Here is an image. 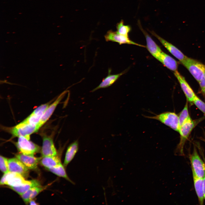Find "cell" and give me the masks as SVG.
Wrapping results in <instances>:
<instances>
[{
    "label": "cell",
    "mask_w": 205,
    "mask_h": 205,
    "mask_svg": "<svg viewBox=\"0 0 205 205\" xmlns=\"http://www.w3.org/2000/svg\"><path fill=\"white\" fill-rule=\"evenodd\" d=\"M198 83L202 93L205 95V73L202 78Z\"/></svg>",
    "instance_id": "cell-28"
},
{
    "label": "cell",
    "mask_w": 205,
    "mask_h": 205,
    "mask_svg": "<svg viewBox=\"0 0 205 205\" xmlns=\"http://www.w3.org/2000/svg\"><path fill=\"white\" fill-rule=\"evenodd\" d=\"M31 180H25L21 175L15 172H9L5 173L1 177V185H6L9 187H17L30 183Z\"/></svg>",
    "instance_id": "cell-5"
},
{
    "label": "cell",
    "mask_w": 205,
    "mask_h": 205,
    "mask_svg": "<svg viewBox=\"0 0 205 205\" xmlns=\"http://www.w3.org/2000/svg\"><path fill=\"white\" fill-rule=\"evenodd\" d=\"M104 38L106 41L116 42L120 44H132L146 48V46L139 44L131 40L128 36L120 34L116 31H114L112 30H109L107 32L104 36Z\"/></svg>",
    "instance_id": "cell-8"
},
{
    "label": "cell",
    "mask_w": 205,
    "mask_h": 205,
    "mask_svg": "<svg viewBox=\"0 0 205 205\" xmlns=\"http://www.w3.org/2000/svg\"><path fill=\"white\" fill-rule=\"evenodd\" d=\"M46 169L57 175L64 178L71 183H72L68 177L64 167V166L62 163L55 167Z\"/></svg>",
    "instance_id": "cell-23"
},
{
    "label": "cell",
    "mask_w": 205,
    "mask_h": 205,
    "mask_svg": "<svg viewBox=\"0 0 205 205\" xmlns=\"http://www.w3.org/2000/svg\"><path fill=\"white\" fill-rule=\"evenodd\" d=\"M41 185L40 183L38 181L36 180H31V182L29 183L17 187L10 186L9 188L19 194L21 196L31 188Z\"/></svg>",
    "instance_id": "cell-22"
},
{
    "label": "cell",
    "mask_w": 205,
    "mask_h": 205,
    "mask_svg": "<svg viewBox=\"0 0 205 205\" xmlns=\"http://www.w3.org/2000/svg\"><path fill=\"white\" fill-rule=\"evenodd\" d=\"M138 25L145 38L147 44L146 48L151 54L157 60L162 52V50L147 33L143 28L140 20H138Z\"/></svg>",
    "instance_id": "cell-9"
},
{
    "label": "cell",
    "mask_w": 205,
    "mask_h": 205,
    "mask_svg": "<svg viewBox=\"0 0 205 205\" xmlns=\"http://www.w3.org/2000/svg\"><path fill=\"white\" fill-rule=\"evenodd\" d=\"M193 178L195 189L199 203L200 205H203L204 198L203 178L197 176L192 171Z\"/></svg>",
    "instance_id": "cell-18"
},
{
    "label": "cell",
    "mask_w": 205,
    "mask_h": 205,
    "mask_svg": "<svg viewBox=\"0 0 205 205\" xmlns=\"http://www.w3.org/2000/svg\"><path fill=\"white\" fill-rule=\"evenodd\" d=\"M188 107L187 101L183 109L178 116L180 128L190 117L189 115Z\"/></svg>",
    "instance_id": "cell-25"
},
{
    "label": "cell",
    "mask_w": 205,
    "mask_h": 205,
    "mask_svg": "<svg viewBox=\"0 0 205 205\" xmlns=\"http://www.w3.org/2000/svg\"><path fill=\"white\" fill-rule=\"evenodd\" d=\"M0 169L2 172L4 174L9 172L8 159L1 155L0 156Z\"/></svg>",
    "instance_id": "cell-26"
},
{
    "label": "cell",
    "mask_w": 205,
    "mask_h": 205,
    "mask_svg": "<svg viewBox=\"0 0 205 205\" xmlns=\"http://www.w3.org/2000/svg\"><path fill=\"white\" fill-rule=\"evenodd\" d=\"M199 82L205 73V65L194 59L187 57L181 62Z\"/></svg>",
    "instance_id": "cell-1"
},
{
    "label": "cell",
    "mask_w": 205,
    "mask_h": 205,
    "mask_svg": "<svg viewBox=\"0 0 205 205\" xmlns=\"http://www.w3.org/2000/svg\"><path fill=\"white\" fill-rule=\"evenodd\" d=\"M41 165L46 169L61 163L60 159L57 155L42 157L40 161Z\"/></svg>",
    "instance_id": "cell-21"
},
{
    "label": "cell",
    "mask_w": 205,
    "mask_h": 205,
    "mask_svg": "<svg viewBox=\"0 0 205 205\" xmlns=\"http://www.w3.org/2000/svg\"><path fill=\"white\" fill-rule=\"evenodd\" d=\"M110 70H108V75L102 80L100 84L96 87L93 89L91 92H94L97 90L101 88L108 87L113 84L121 75L126 72L124 71L119 74L111 75L110 74Z\"/></svg>",
    "instance_id": "cell-17"
},
{
    "label": "cell",
    "mask_w": 205,
    "mask_h": 205,
    "mask_svg": "<svg viewBox=\"0 0 205 205\" xmlns=\"http://www.w3.org/2000/svg\"><path fill=\"white\" fill-rule=\"evenodd\" d=\"M47 187L41 185L32 187L20 196L24 202L28 204Z\"/></svg>",
    "instance_id": "cell-19"
},
{
    "label": "cell",
    "mask_w": 205,
    "mask_h": 205,
    "mask_svg": "<svg viewBox=\"0 0 205 205\" xmlns=\"http://www.w3.org/2000/svg\"><path fill=\"white\" fill-rule=\"evenodd\" d=\"M116 28L117 30L116 32L118 33L127 36H128V34L132 29L130 25L124 24V22L123 20H121L116 24Z\"/></svg>",
    "instance_id": "cell-24"
},
{
    "label": "cell",
    "mask_w": 205,
    "mask_h": 205,
    "mask_svg": "<svg viewBox=\"0 0 205 205\" xmlns=\"http://www.w3.org/2000/svg\"><path fill=\"white\" fill-rule=\"evenodd\" d=\"M78 149V142L76 141L68 147L65 155L63 165L66 167L73 159Z\"/></svg>",
    "instance_id": "cell-20"
},
{
    "label": "cell",
    "mask_w": 205,
    "mask_h": 205,
    "mask_svg": "<svg viewBox=\"0 0 205 205\" xmlns=\"http://www.w3.org/2000/svg\"><path fill=\"white\" fill-rule=\"evenodd\" d=\"M174 74L178 81L187 99L190 102H192L196 95L193 91L185 79L177 71Z\"/></svg>",
    "instance_id": "cell-13"
},
{
    "label": "cell",
    "mask_w": 205,
    "mask_h": 205,
    "mask_svg": "<svg viewBox=\"0 0 205 205\" xmlns=\"http://www.w3.org/2000/svg\"><path fill=\"white\" fill-rule=\"evenodd\" d=\"M9 172L19 174L24 178L29 175V169L17 158H13L8 159Z\"/></svg>",
    "instance_id": "cell-11"
},
{
    "label": "cell",
    "mask_w": 205,
    "mask_h": 205,
    "mask_svg": "<svg viewBox=\"0 0 205 205\" xmlns=\"http://www.w3.org/2000/svg\"><path fill=\"white\" fill-rule=\"evenodd\" d=\"M66 92V91H65L62 93L55 101L48 106L38 124V125L40 128L49 119L58 105L64 97Z\"/></svg>",
    "instance_id": "cell-15"
},
{
    "label": "cell",
    "mask_w": 205,
    "mask_h": 205,
    "mask_svg": "<svg viewBox=\"0 0 205 205\" xmlns=\"http://www.w3.org/2000/svg\"><path fill=\"white\" fill-rule=\"evenodd\" d=\"M148 30L152 35L158 39L171 54L178 59L180 62L184 60L187 57L175 46L157 35L153 31H151L149 30Z\"/></svg>",
    "instance_id": "cell-10"
},
{
    "label": "cell",
    "mask_w": 205,
    "mask_h": 205,
    "mask_svg": "<svg viewBox=\"0 0 205 205\" xmlns=\"http://www.w3.org/2000/svg\"><path fill=\"white\" fill-rule=\"evenodd\" d=\"M196 124V122L190 117L180 128L179 132L180 134V141L177 148L181 155H183V148L185 142Z\"/></svg>",
    "instance_id": "cell-4"
},
{
    "label": "cell",
    "mask_w": 205,
    "mask_h": 205,
    "mask_svg": "<svg viewBox=\"0 0 205 205\" xmlns=\"http://www.w3.org/2000/svg\"><path fill=\"white\" fill-rule=\"evenodd\" d=\"M16 145L20 153L24 154L33 155L40 150V147L25 137H18Z\"/></svg>",
    "instance_id": "cell-6"
},
{
    "label": "cell",
    "mask_w": 205,
    "mask_h": 205,
    "mask_svg": "<svg viewBox=\"0 0 205 205\" xmlns=\"http://www.w3.org/2000/svg\"><path fill=\"white\" fill-rule=\"evenodd\" d=\"M147 117L158 120L175 131L179 132L180 127L179 117L175 112H166L155 116Z\"/></svg>",
    "instance_id": "cell-2"
},
{
    "label": "cell",
    "mask_w": 205,
    "mask_h": 205,
    "mask_svg": "<svg viewBox=\"0 0 205 205\" xmlns=\"http://www.w3.org/2000/svg\"><path fill=\"white\" fill-rule=\"evenodd\" d=\"M157 60L174 72L177 71L178 65L177 61L163 51L161 52Z\"/></svg>",
    "instance_id": "cell-16"
},
{
    "label": "cell",
    "mask_w": 205,
    "mask_h": 205,
    "mask_svg": "<svg viewBox=\"0 0 205 205\" xmlns=\"http://www.w3.org/2000/svg\"><path fill=\"white\" fill-rule=\"evenodd\" d=\"M38 124L32 125L22 122L12 128L10 132L13 137L23 136L30 140V135L40 128Z\"/></svg>",
    "instance_id": "cell-3"
},
{
    "label": "cell",
    "mask_w": 205,
    "mask_h": 205,
    "mask_svg": "<svg viewBox=\"0 0 205 205\" xmlns=\"http://www.w3.org/2000/svg\"><path fill=\"white\" fill-rule=\"evenodd\" d=\"M203 187L204 197V198L205 199V175L204 177L203 178Z\"/></svg>",
    "instance_id": "cell-29"
},
{
    "label": "cell",
    "mask_w": 205,
    "mask_h": 205,
    "mask_svg": "<svg viewBox=\"0 0 205 205\" xmlns=\"http://www.w3.org/2000/svg\"><path fill=\"white\" fill-rule=\"evenodd\" d=\"M15 156L16 157L29 169H36L41 158L35 157L33 155H26L21 153L16 154Z\"/></svg>",
    "instance_id": "cell-14"
},
{
    "label": "cell",
    "mask_w": 205,
    "mask_h": 205,
    "mask_svg": "<svg viewBox=\"0 0 205 205\" xmlns=\"http://www.w3.org/2000/svg\"><path fill=\"white\" fill-rule=\"evenodd\" d=\"M190 159L192 171L197 176L203 178L205 175V162L201 159L195 148L190 155Z\"/></svg>",
    "instance_id": "cell-7"
},
{
    "label": "cell",
    "mask_w": 205,
    "mask_h": 205,
    "mask_svg": "<svg viewBox=\"0 0 205 205\" xmlns=\"http://www.w3.org/2000/svg\"><path fill=\"white\" fill-rule=\"evenodd\" d=\"M192 102L205 116V103L196 95L194 97Z\"/></svg>",
    "instance_id": "cell-27"
},
{
    "label": "cell",
    "mask_w": 205,
    "mask_h": 205,
    "mask_svg": "<svg viewBox=\"0 0 205 205\" xmlns=\"http://www.w3.org/2000/svg\"><path fill=\"white\" fill-rule=\"evenodd\" d=\"M41 152L42 157L57 155V152L52 137L46 135L43 136Z\"/></svg>",
    "instance_id": "cell-12"
},
{
    "label": "cell",
    "mask_w": 205,
    "mask_h": 205,
    "mask_svg": "<svg viewBox=\"0 0 205 205\" xmlns=\"http://www.w3.org/2000/svg\"><path fill=\"white\" fill-rule=\"evenodd\" d=\"M29 203L30 205H38V204L34 200L32 199L29 202Z\"/></svg>",
    "instance_id": "cell-30"
}]
</instances>
